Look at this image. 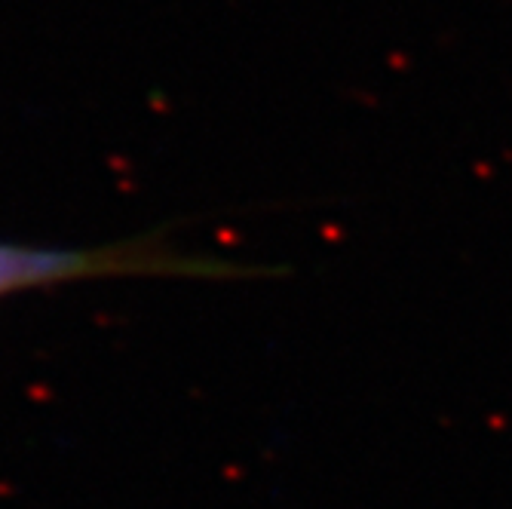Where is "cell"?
<instances>
[{
    "mask_svg": "<svg viewBox=\"0 0 512 509\" xmlns=\"http://www.w3.org/2000/svg\"><path fill=\"white\" fill-rule=\"evenodd\" d=\"M194 273L212 276L218 264H194L181 258H166L151 249H40L0 243V298L25 289H46L74 280H96V276L123 273Z\"/></svg>",
    "mask_w": 512,
    "mask_h": 509,
    "instance_id": "obj_1",
    "label": "cell"
}]
</instances>
